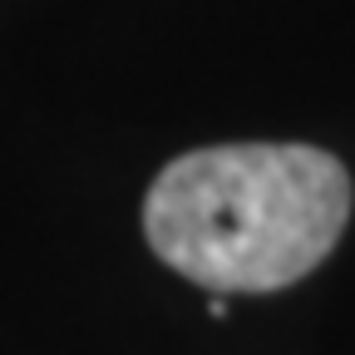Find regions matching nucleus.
<instances>
[{
  "label": "nucleus",
  "mask_w": 355,
  "mask_h": 355,
  "mask_svg": "<svg viewBox=\"0 0 355 355\" xmlns=\"http://www.w3.org/2000/svg\"><path fill=\"white\" fill-rule=\"evenodd\" d=\"M350 173L311 144H217L173 158L144 198V237L207 291H282L336 252Z\"/></svg>",
  "instance_id": "nucleus-1"
}]
</instances>
